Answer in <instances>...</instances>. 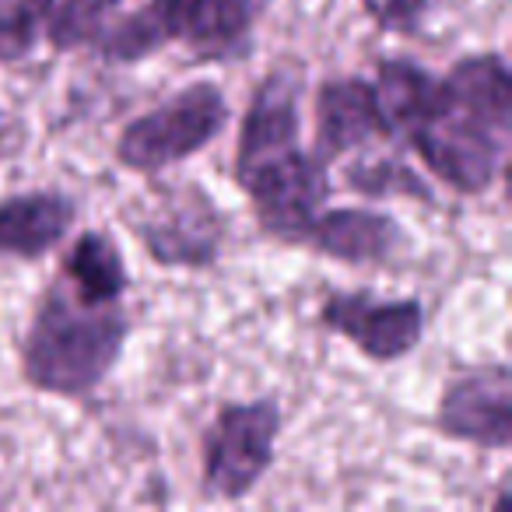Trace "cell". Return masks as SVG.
<instances>
[{"instance_id": "6da1fadb", "label": "cell", "mask_w": 512, "mask_h": 512, "mask_svg": "<svg viewBox=\"0 0 512 512\" xmlns=\"http://www.w3.org/2000/svg\"><path fill=\"white\" fill-rule=\"evenodd\" d=\"M130 341V316L116 306H81L64 281L46 285L22 334V379L43 397L88 400L120 365Z\"/></svg>"}, {"instance_id": "7a4b0ae2", "label": "cell", "mask_w": 512, "mask_h": 512, "mask_svg": "<svg viewBox=\"0 0 512 512\" xmlns=\"http://www.w3.org/2000/svg\"><path fill=\"white\" fill-rule=\"evenodd\" d=\"M267 11L271 0H144L113 18L92 50L113 67H134L165 46H186L193 57L221 64L249 50Z\"/></svg>"}, {"instance_id": "3957f363", "label": "cell", "mask_w": 512, "mask_h": 512, "mask_svg": "<svg viewBox=\"0 0 512 512\" xmlns=\"http://www.w3.org/2000/svg\"><path fill=\"white\" fill-rule=\"evenodd\" d=\"M232 120L228 95L218 81H190L158 106L137 113L120 130L113 158L134 176H162L172 165L204 155Z\"/></svg>"}, {"instance_id": "277c9868", "label": "cell", "mask_w": 512, "mask_h": 512, "mask_svg": "<svg viewBox=\"0 0 512 512\" xmlns=\"http://www.w3.org/2000/svg\"><path fill=\"white\" fill-rule=\"evenodd\" d=\"M285 411L278 397L228 400L200 435V488L221 502L253 495L278 460Z\"/></svg>"}, {"instance_id": "5b68a950", "label": "cell", "mask_w": 512, "mask_h": 512, "mask_svg": "<svg viewBox=\"0 0 512 512\" xmlns=\"http://www.w3.org/2000/svg\"><path fill=\"white\" fill-rule=\"evenodd\" d=\"M404 141L411 144L428 176L439 179L446 190L460 193V197H484L505 176L512 130L456 106L442 92L432 120L411 130Z\"/></svg>"}, {"instance_id": "8992f818", "label": "cell", "mask_w": 512, "mask_h": 512, "mask_svg": "<svg viewBox=\"0 0 512 512\" xmlns=\"http://www.w3.org/2000/svg\"><path fill=\"white\" fill-rule=\"evenodd\" d=\"M316 323L327 334L344 337L362 358L376 365H393L414 355L425 341V302L418 295L379 299L369 288L330 292L316 309Z\"/></svg>"}, {"instance_id": "52a82bcc", "label": "cell", "mask_w": 512, "mask_h": 512, "mask_svg": "<svg viewBox=\"0 0 512 512\" xmlns=\"http://www.w3.org/2000/svg\"><path fill=\"white\" fill-rule=\"evenodd\" d=\"M239 193L249 200V211L267 239L299 246L313 214L330 204L334 179L330 165L313 148H299L242 179Z\"/></svg>"}, {"instance_id": "ba28073f", "label": "cell", "mask_w": 512, "mask_h": 512, "mask_svg": "<svg viewBox=\"0 0 512 512\" xmlns=\"http://www.w3.org/2000/svg\"><path fill=\"white\" fill-rule=\"evenodd\" d=\"M302 88L299 64H278L260 78L239 120L232 155V183L239 186L264 165L302 148Z\"/></svg>"}, {"instance_id": "9c48e42d", "label": "cell", "mask_w": 512, "mask_h": 512, "mask_svg": "<svg viewBox=\"0 0 512 512\" xmlns=\"http://www.w3.org/2000/svg\"><path fill=\"white\" fill-rule=\"evenodd\" d=\"M435 428L442 439L509 453L512 449V372L505 362L474 365L449 376L435 400Z\"/></svg>"}, {"instance_id": "30bf717a", "label": "cell", "mask_w": 512, "mask_h": 512, "mask_svg": "<svg viewBox=\"0 0 512 512\" xmlns=\"http://www.w3.org/2000/svg\"><path fill=\"white\" fill-rule=\"evenodd\" d=\"M151 264L169 271H207L221 260L228 239V218L214 197L200 186H183L169 193V204L155 218L134 225Z\"/></svg>"}, {"instance_id": "8fae6325", "label": "cell", "mask_w": 512, "mask_h": 512, "mask_svg": "<svg viewBox=\"0 0 512 512\" xmlns=\"http://www.w3.org/2000/svg\"><path fill=\"white\" fill-rule=\"evenodd\" d=\"M302 249L348 267H383L407 246V228L383 207H320L299 239Z\"/></svg>"}, {"instance_id": "7c38bea8", "label": "cell", "mask_w": 512, "mask_h": 512, "mask_svg": "<svg viewBox=\"0 0 512 512\" xmlns=\"http://www.w3.org/2000/svg\"><path fill=\"white\" fill-rule=\"evenodd\" d=\"M313 120V151L327 165H334L348 151L393 141L379 113L376 88L362 74H337V78L320 81L313 92Z\"/></svg>"}, {"instance_id": "4fadbf2b", "label": "cell", "mask_w": 512, "mask_h": 512, "mask_svg": "<svg viewBox=\"0 0 512 512\" xmlns=\"http://www.w3.org/2000/svg\"><path fill=\"white\" fill-rule=\"evenodd\" d=\"M78 200L67 190H22L0 197V256L36 264L78 225Z\"/></svg>"}, {"instance_id": "5bb4252c", "label": "cell", "mask_w": 512, "mask_h": 512, "mask_svg": "<svg viewBox=\"0 0 512 512\" xmlns=\"http://www.w3.org/2000/svg\"><path fill=\"white\" fill-rule=\"evenodd\" d=\"M60 281L81 306H116L130 288V267L123 249L106 228L78 232L60 260Z\"/></svg>"}, {"instance_id": "9a60e30c", "label": "cell", "mask_w": 512, "mask_h": 512, "mask_svg": "<svg viewBox=\"0 0 512 512\" xmlns=\"http://www.w3.org/2000/svg\"><path fill=\"white\" fill-rule=\"evenodd\" d=\"M376 102L390 137H407L435 116L442 102V81L411 57H383L376 64Z\"/></svg>"}, {"instance_id": "2e32d148", "label": "cell", "mask_w": 512, "mask_h": 512, "mask_svg": "<svg viewBox=\"0 0 512 512\" xmlns=\"http://www.w3.org/2000/svg\"><path fill=\"white\" fill-rule=\"evenodd\" d=\"M344 186L355 197H365L372 204L379 200H418V204H435V190L425 176L411 169L404 158L376 155L358 158L344 169Z\"/></svg>"}, {"instance_id": "e0dca14e", "label": "cell", "mask_w": 512, "mask_h": 512, "mask_svg": "<svg viewBox=\"0 0 512 512\" xmlns=\"http://www.w3.org/2000/svg\"><path fill=\"white\" fill-rule=\"evenodd\" d=\"M127 4L130 0H57L46 18V43L53 53L88 50Z\"/></svg>"}, {"instance_id": "ac0fdd59", "label": "cell", "mask_w": 512, "mask_h": 512, "mask_svg": "<svg viewBox=\"0 0 512 512\" xmlns=\"http://www.w3.org/2000/svg\"><path fill=\"white\" fill-rule=\"evenodd\" d=\"M53 4L57 0H0V67H15L36 53Z\"/></svg>"}, {"instance_id": "d6986e66", "label": "cell", "mask_w": 512, "mask_h": 512, "mask_svg": "<svg viewBox=\"0 0 512 512\" xmlns=\"http://www.w3.org/2000/svg\"><path fill=\"white\" fill-rule=\"evenodd\" d=\"M362 15L386 36L414 39L432 15V0H362Z\"/></svg>"}, {"instance_id": "ffe728a7", "label": "cell", "mask_w": 512, "mask_h": 512, "mask_svg": "<svg viewBox=\"0 0 512 512\" xmlns=\"http://www.w3.org/2000/svg\"><path fill=\"white\" fill-rule=\"evenodd\" d=\"M0 130H4V109H0Z\"/></svg>"}]
</instances>
